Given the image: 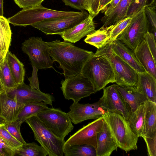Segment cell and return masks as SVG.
Here are the masks:
<instances>
[{"label":"cell","mask_w":156,"mask_h":156,"mask_svg":"<svg viewBox=\"0 0 156 156\" xmlns=\"http://www.w3.org/2000/svg\"><path fill=\"white\" fill-rule=\"evenodd\" d=\"M49 54L53 62L56 61L62 69L65 79L81 73L85 64L94 55L70 42L56 40L48 42Z\"/></svg>","instance_id":"cell-1"},{"label":"cell","mask_w":156,"mask_h":156,"mask_svg":"<svg viewBox=\"0 0 156 156\" xmlns=\"http://www.w3.org/2000/svg\"><path fill=\"white\" fill-rule=\"evenodd\" d=\"M102 117L118 147L126 153L137 149L139 137L132 130L127 120L120 114L107 111Z\"/></svg>","instance_id":"cell-2"},{"label":"cell","mask_w":156,"mask_h":156,"mask_svg":"<svg viewBox=\"0 0 156 156\" xmlns=\"http://www.w3.org/2000/svg\"><path fill=\"white\" fill-rule=\"evenodd\" d=\"M81 73L90 81L97 91L108 83L115 82L109 61L103 55L96 52L85 64Z\"/></svg>","instance_id":"cell-3"},{"label":"cell","mask_w":156,"mask_h":156,"mask_svg":"<svg viewBox=\"0 0 156 156\" xmlns=\"http://www.w3.org/2000/svg\"><path fill=\"white\" fill-rule=\"evenodd\" d=\"M80 13L81 12L56 10L41 5L32 8L23 9L8 20L9 23L14 26L26 27L51 19L74 16Z\"/></svg>","instance_id":"cell-4"},{"label":"cell","mask_w":156,"mask_h":156,"mask_svg":"<svg viewBox=\"0 0 156 156\" xmlns=\"http://www.w3.org/2000/svg\"><path fill=\"white\" fill-rule=\"evenodd\" d=\"M32 130L35 139L46 150L49 156H63L65 141L55 136L36 116L25 121Z\"/></svg>","instance_id":"cell-5"},{"label":"cell","mask_w":156,"mask_h":156,"mask_svg":"<svg viewBox=\"0 0 156 156\" xmlns=\"http://www.w3.org/2000/svg\"><path fill=\"white\" fill-rule=\"evenodd\" d=\"M96 53L102 55L108 60L112 68L115 83L120 86L136 87L138 73L122 60L112 50L109 43L98 49Z\"/></svg>","instance_id":"cell-6"},{"label":"cell","mask_w":156,"mask_h":156,"mask_svg":"<svg viewBox=\"0 0 156 156\" xmlns=\"http://www.w3.org/2000/svg\"><path fill=\"white\" fill-rule=\"evenodd\" d=\"M22 49L28 56L32 65L37 69L53 68L48 43L41 37H30L22 44Z\"/></svg>","instance_id":"cell-7"},{"label":"cell","mask_w":156,"mask_h":156,"mask_svg":"<svg viewBox=\"0 0 156 156\" xmlns=\"http://www.w3.org/2000/svg\"><path fill=\"white\" fill-rule=\"evenodd\" d=\"M57 136L63 140L74 126L68 113L58 108H49L36 115Z\"/></svg>","instance_id":"cell-8"},{"label":"cell","mask_w":156,"mask_h":156,"mask_svg":"<svg viewBox=\"0 0 156 156\" xmlns=\"http://www.w3.org/2000/svg\"><path fill=\"white\" fill-rule=\"evenodd\" d=\"M132 17L129 24L116 39L133 51L144 39L148 29V20L144 8Z\"/></svg>","instance_id":"cell-9"},{"label":"cell","mask_w":156,"mask_h":156,"mask_svg":"<svg viewBox=\"0 0 156 156\" xmlns=\"http://www.w3.org/2000/svg\"><path fill=\"white\" fill-rule=\"evenodd\" d=\"M60 87L65 99L79 102L82 98L90 96L97 91L90 81L80 73L77 76L62 80Z\"/></svg>","instance_id":"cell-10"},{"label":"cell","mask_w":156,"mask_h":156,"mask_svg":"<svg viewBox=\"0 0 156 156\" xmlns=\"http://www.w3.org/2000/svg\"><path fill=\"white\" fill-rule=\"evenodd\" d=\"M89 14L82 10L76 16L51 19L35 23L31 25L46 35L59 34L72 28L88 16Z\"/></svg>","instance_id":"cell-11"},{"label":"cell","mask_w":156,"mask_h":156,"mask_svg":"<svg viewBox=\"0 0 156 156\" xmlns=\"http://www.w3.org/2000/svg\"><path fill=\"white\" fill-rule=\"evenodd\" d=\"M116 85H112L103 89V95L99 100L101 105L107 111L120 114L128 120L131 111L118 90Z\"/></svg>","instance_id":"cell-12"},{"label":"cell","mask_w":156,"mask_h":156,"mask_svg":"<svg viewBox=\"0 0 156 156\" xmlns=\"http://www.w3.org/2000/svg\"><path fill=\"white\" fill-rule=\"evenodd\" d=\"M104 122L102 117L96 119L71 136L65 144L70 145H90L93 146L96 150L98 134L101 129Z\"/></svg>","instance_id":"cell-13"},{"label":"cell","mask_w":156,"mask_h":156,"mask_svg":"<svg viewBox=\"0 0 156 156\" xmlns=\"http://www.w3.org/2000/svg\"><path fill=\"white\" fill-rule=\"evenodd\" d=\"M69 109L70 111L67 113L72 122L75 124L102 117L107 111L101 106L99 100L93 103L86 104L73 102Z\"/></svg>","instance_id":"cell-14"},{"label":"cell","mask_w":156,"mask_h":156,"mask_svg":"<svg viewBox=\"0 0 156 156\" xmlns=\"http://www.w3.org/2000/svg\"><path fill=\"white\" fill-rule=\"evenodd\" d=\"M7 94L16 96L20 102L24 105L34 102L43 101L52 106L54 100L53 96L50 94L34 89L24 82L18 85Z\"/></svg>","instance_id":"cell-15"},{"label":"cell","mask_w":156,"mask_h":156,"mask_svg":"<svg viewBox=\"0 0 156 156\" xmlns=\"http://www.w3.org/2000/svg\"><path fill=\"white\" fill-rule=\"evenodd\" d=\"M93 18L89 15L84 20L72 28L60 34L65 42L75 43L95 31Z\"/></svg>","instance_id":"cell-16"},{"label":"cell","mask_w":156,"mask_h":156,"mask_svg":"<svg viewBox=\"0 0 156 156\" xmlns=\"http://www.w3.org/2000/svg\"><path fill=\"white\" fill-rule=\"evenodd\" d=\"M24 105L15 96L0 93V115L6 121L17 120L18 114Z\"/></svg>","instance_id":"cell-17"},{"label":"cell","mask_w":156,"mask_h":156,"mask_svg":"<svg viewBox=\"0 0 156 156\" xmlns=\"http://www.w3.org/2000/svg\"><path fill=\"white\" fill-rule=\"evenodd\" d=\"M109 44L113 52L138 73L145 71L137 60L133 51L120 41L116 39Z\"/></svg>","instance_id":"cell-18"},{"label":"cell","mask_w":156,"mask_h":156,"mask_svg":"<svg viewBox=\"0 0 156 156\" xmlns=\"http://www.w3.org/2000/svg\"><path fill=\"white\" fill-rule=\"evenodd\" d=\"M133 52L137 60L145 71L156 79V60L144 39Z\"/></svg>","instance_id":"cell-19"},{"label":"cell","mask_w":156,"mask_h":156,"mask_svg":"<svg viewBox=\"0 0 156 156\" xmlns=\"http://www.w3.org/2000/svg\"><path fill=\"white\" fill-rule=\"evenodd\" d=\"M118 147L104 121L97 135L96 156H109L113 151L117 150Z\"/></svg>","instance_id":"cell-20"},{"label":"cell","mask_w":156,"mask_h":156,"mask_svg":"<svg viewBox=\"0 0 156 156\" xmlns=\"http://www.w3.org/2000/svg\"><path fill=\"white\" fill-rule=\"evenodd\" d=\"M117 88L129 106L131 112L135 111L147 98L145 94L137 87H126L117 84Z\"/></svg>","instance_id":"cell-21"},{"label":"cell","mask_w":156,"mask_h":156,"mask_svg":"<svg viewBox=\"0 0 156 156\" xmlns=\"http://www.w3.org/2000/svg\"><path fill=\"white\" fill-rule=\"evenodd\" d=\"M143 104L144 118L142 136L153 137L156 135V103L147 100Z\"/></svg>","instance_id":"cell-22"},{"label":"cell","mask_w":156,"mask_h":156,"mask_svg":"<svg viewBox=\"0 0 156 156\" xmlns=\"http://www.w3.org/2000/svg\"><path fill=\"white\" fill-rule=\"evenodd\" d=\"M132 0H120L116 6L107 16L101 19L103 27L114 25L127 17V13Z\"/></svg>","instance_id":"cell-23"},{"label":"cell","mask_w":156,"mask_h":156,"mask_svg":"<svg viewBox=\"0 0 156 156\" xmlns=\"http://www.w3.org/2000/svg\"><path fill=\"white\" fill-rule=\"evenodd\" d=\"M138 73L136 87L145 94L148 100L156 103V79L145 71Z\"/></svg>","instance_id":"cell-24"},{"label":"cell","mask_w":156,"mask_h":156,"mask_svg":"<svg viewBox=\"0 0 156 156\" xmlns=\"http://www.w3.org/2000/svg\"><path fill=\"white\" fill-rule=\"evenodd\" d=\"M114 25L107 27L102 26L87 36L84 41L99 49L105 46L109 42L110 31Z\"/></svg>","instance_id":"cell-25"},{"label":"cell","mask_w":156,"mask_h":156,"mask_svg":"<svg viewBox=\"0 0 156 156\" xmlns=\"http://www.w3.org/2000/svg\"><path fill=\"white\" fill-rule=\"evenodd\" d=\"M5 58L16 83L18 85L24 83L25 70L23 64L14 54L9 51Z\"/></svg>","instance_id":"cell-26"},{"label":"cell","mask_w":156,"mask_h":156,"mask_svg":"<svg viewBox=\"0 0 156 156\" xmlns=\"http://www.w3.org/2000/svg\"><path fill=\"white\" fill-rule=\"evenodd\" d=\"M12 33L7 19L0 16V56L5 58L10 45Z\"/></svg>","instance_id":"cell-27"},{"label":"cell","mask_w":156,"mask_h":156,"mask_svg":"<svg viewBox=\"0 0 156 156\" xmlns=\"http://www.w3.org/2000/svg\"><path fill=\"white\" fill-rule=\"evenodd\" d=\"M47 104L43 101L29 103L24 105L19 112L17 120L22 123L29 118L49 108Z\"/></svg>","instance_id":"cell-28"},{"label":"cell","mask_w":156,"mask_h":156,"mask_svg":"<svg viewBox=\"0 0 156 156\" xmlns=\"http://www.w3.org/2000/svg\"><path fill=\"white\" fill-rule=\"evenodd\" d=\"M144 111L143 104L132 112L128 120L134 133L138 137L143 135L144 124Z\"/></svg>","instance_id":"cell-29"},{"label":"cell","mask_w":156,"mask_h":156,"mask_svg":"<svg viewBox=\"0 0 156 156\" xmlns=\"http://www.w3.org/2000/svg\"><path fill=\"white\" fill-rule=\"evenodd\" d=\"M63 154L65 156H96L94 148L87 144L70 145L65 144Z\"/></svg>","instance_id":"cell-30"},{"label":"cell","mask_w":156,"mask_h":156,"mask_svg":"<svg viewBox=\"0 0 156 156\" xmlns=\"http://www.w3.org/2000/svg\"><path fill=\"white\" fill-rule=\"evenodd\" d=\"M15 155L23 156H46L48 154L41 146L34 142L23 144L15 150Z\"/></svg>","instance_id":"cell-31"},{"label":"cell","mask_w":156,"mask_h":156,"mask_svg":"<svg viewBox=\"0 0 156 156\" xmlns=\"http://www.w3.org/2000/svg\"><path fill=\"white\" fill-rule=\"evenodd\" d=\"M0 77L6 94L15 89L18 85L14 79L5 58L0 66Z\"/></svg>","instance_id":"cell-32"},{"label":"cell","mask_w":156,"mask_h":156,"mask_svg":"<svg viewBox=\"0 0 156 156\" xmlns=\"http://www.w3.org/2000/svg\"><path fill=\"white\" fill-rule=\"evenodd\" d=\"M132 18V16L127 17L114 25L110 31V37L109 43H111L117 38L129 24Z\"/></svg>","instance_id":"cell-33"},{"label":"cell","mask_w":156,"mask_h":156,"mask_svg":"<svg viewBox=\"0 0 156 156\" xmlns=\"http://www.w3.org/2000/svg\"><path fill=\"white\" fill-rule=\"evenodd\" d=\"M22 123L17 120L12 122L6 121L4 124V126L13 137L23 144L26 142L23 138L20 131V127Z\"/></svg>","instance_id":"cell-34"},{"label":"cell","mask_w":156,"mask_h":156,"mask_svg":"<svg viewBox=\"0 0 156 156\" xmlns=\"http://www.w3.org/2000/svg\"><path fill=\"white\" fill-rule=\"evenodd\" d=\"M0 137L15 150L23 144L11 134L4 127V124L0 125Z\"/></svg>","instance_id":"cell-35"},{"label":"cell","mask_w":156,"mask_h":156,"mask_svg":"<svg viewBox=\"0 0 156 156\" xmlns=\"http://www.w3.org/2000/svg\"><path fill=\"white\" fill-rule=\"evenodd\" d=\"M144 9L151 26L152 32L155 37H156V6L146 5Z\"/></svg>","instance_id":"cell-36"},{"label":"cell","mask_w":156,"mask_h":156,"mask_svg":"<svg viewBox=\"0 0 156 156\" xmlns=\"http://www.w3.org/2000/svg\"><path fill=\"white\" fill-rule=\"evenodd\" d=\"M148 0H132L128 9L127 17L132 16L143 9Z\"/></svg>","instance_id":"cell-37"},{"label":"cell","mask_w":156,"mask_h":156,"mask_svg":"<svg viewBox=\"0 0 156 156\" xmlns=\"http://www.w3.org/2000/svg\"><path fill=\"white\" fill-rule=\"evenodd\" d=\"M101 0H85L86 10L89 15L94 18L99 13L98 9Z\"/></svg>","instance_id":"cell-38"},{"label":"cell","mask_w":156,"mask_h":156,"mask_svg":"<svg viewBox=\"0 0 156 156\" xmlns=\"http://www.w3.org/2000/svg\"><path fill=\"white\" fill-rule=\"evenodd\" d=\"M146 144L147 154L149 156H156V135L151 137L142 136Z\"/></svg>","instance_id":"cell-39"},{"label":"cell","mask_w":156,"mask_h":156,"mask_svg":"<svg viewBox=\"0 0 156 156\" xmlns=\"http://www.w3.org/2000/svg\"><path fill=\"white\" fill-rule=\"evenodd\" d=\"M44 0H14L16 3L23 9L33 8L41 5Z\"/></svg>","instance_id":"cell-40"},{"label":"cell","mask_w":156,"mask_h":156,"mask_svg":"<svg viewBox=\"0 0 156 156\" xmlns=\"http://www.w3.org/2000/svg\"><path fill=\"white\" fill-rule=\"evenodd\" d=\"M144 40L146 41L154 59L156 60V37L153 33L147 31L145 35Z\"/></svg>","instance_id":"cell-41"},{"label":"cell","mask_w":156,"mask_h":156,"mask_svg":"<svg viewBox=\"0 0 156 156\" xmlns=\"http://www.w3.org/2000/svg\"><path fill=\"white\" fill-rule=\"evenodd\" d=\"M0 153L2 156L15 155V150L0 137Z\"/></svg>","instance_id":"cell-42"},{"label":"cell","mask_w":156,"mask_h":156,"mask_svg":"<svg viewBox=\"0 0 156 156\" xmlns=\"http://www.w3.org/2000/svg\"><path fill=\"white\" fill-rule=\"evenodd\" d=\"M66 5L81 10H86L85 0H62Z\"/></svg>","instance_id":"cell-43"},{"label":"cell","mask_w":156,"mask_h":156,"mask_svg":"<svg viewBox=\"0 0 156 156\" xmlns=\"http://www.w3.org/2000/svg\"><path fill=\"white\" fill-rule=\"evenodd\" d=\"M32 66L33 68L32 76L31 77L28 78L30 82L29 85L34 89L40 90L37 75V71L38 69L34 66Z\"/></svg>","instance_id":"cell-44"},{"label":"cell","mask_w":156,"mask_h":156,"mask_svg":"<svg viewBox=\"0 0 156 156\" xmlns=\"http://www.w3.org/2000/svg\"><path fill=\"white\" fill-rule=\"evenodd\" d=\"M120 0H112L110 3L101 11L104 13V16H107L116 6Z\"/></svg>","instance_id":"cell-45"},{"label":"cell","mask_w":156,"mask_h":156,"mask_svg":"<svg viewBox=\"0 0 156 156\" xmlns=\"http://www.w3.org/2000/svg\"><path fill=\"white\" fill-rule=\"evenodd\" d=\"M112 0H101L98 9V12L102 11Z\"/></svg>","instance_id":"cell-46"},{"label":"cell","mask_w":156,"mask_h":156,"mask_svg":"<svg viewBox=\"0 0 156 156\" xmlns=\"http://www.w3.org/2000/svg\"><path fill=\"white\" fill-rule=\"evenodd\" d=\"M0 93L6 94L3 83L0 77Z\"/></svg>","instance_id":"cell-47"},{"label":"cell","mask_w":156,"mask_h":156,"mask_svg":"<svg viewBox=\"0 0 156 156\" xmlns=\"http://www.w3.org/2000/svg\"><path fill=\"white\" fill-rule=\"evenodd\" d=\"M3 0H0V16H3Z\"/></svg>","instance_id":"cell-48"},{"label":"cell","mask_w":156,"mask_h":156,"mask_svg":"<svg viewBox=\"0 0 156 156\" xmlns=\"http://www.w3.org/2000/svg\"><path fill=\"white\" fill-rule=\"evenodd\" d=\"M6 122V120L3 117L0 115V125L4 124Z\"/></svg>","instance_id":"cell-49"},{"label":"cell","mask_w":156,"mask_h":156,"mask_svg":"<svg viewBox=\"0 0 156 156\" xmlns=\"http://www.w3.org/2000/svg\"><path fill=\"white\" fill-rule=\"evenodd\" d=\"M5 58H3L0 56V66L4 62Z\"/></svg>","instance_id":"cell-50"},{"label":"cell","mask_w":156,"mask_h":156,"mask_svg":"<svg viewBox=\"0 0 156 156\" xmlns=\"http://www.w3.org/2000/svg\"><path fill=\"white\" fill-rule=\"evenodd\" d=\"M0 156H2V155L0 153Z\"/></svg>","instance_id":"cell-51"}]
</instances>
